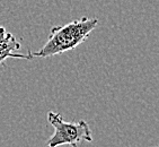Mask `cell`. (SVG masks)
I'll list each match as a JSON object with an SVG mask.
<instances>
[{
  "label": "cell",
  "instance_id": "obj_1",
  "mask_svg": "<svg viewBox=\"0 0 159 147\" xmlns=\"http://www.w3.org/2000/svg\"><path fill=\"white\" fill-rule=\"evenodd\" d=\"M98 25L96 17H81L66 25L51 28L44 45L36 52H32L33 58H49L76 49L85 42Z\"/></svg>",
  "mask_w": 159,
  "mask_h": 147
},
{
  "label": "cell",
  "instance_id": "obj_2",
  "mask_svg": "<svg viewBox=\"0 0 159 147\" xmlns=\"http://www.w3.org/2000/svg\"><path fill=\"white\" fill-rule=\"evenodd\" d=\"M48 121L54 128L53 135L48 140L49 147H59L62 145L78 147L83 141H93L90 127L84 120H80L79 122H67L62 116L50 111L48 113Z\"/></svg>",
  "mask_w": 159,
  "mask_h": 147
},
{
  "label": "cell",
  "instance_id": "obj_3",
  "mask_svg": "<svg viewBox=\"0 0 159 147\" xmlns=\"http://www.w3.org/2000/svg\"><path fill=\"white\" fill-rule=\"evenodd\" d=\"M20 43L16 40V37L11 33L7 32L5 27L0 26V66L3 67L5 61L8 58L12 59H26L31 60L33 59L31 51H28L26 55L21 53H15L20 49Z\"/></svg>",
  "mask_w": 159,
  "mask_h": 147
}]
</instances>
